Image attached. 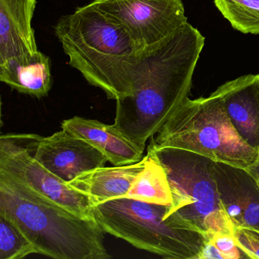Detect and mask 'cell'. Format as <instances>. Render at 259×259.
Instances as JSON below:
<instances>
[{
    "label": "cell",
    "instance_id": "cell-15",
    "mask_svg": "<svg viewBox=\"0 0 259 259\" xmlns=\"http://www.w3.org/2000/svg\"><path fill=\"white\" fill-rule=\"evenodd\" d=\"M0 81L19 93L45 98L53 85L51 58L40 51L12 57L0 63Z\"/></svg>",
    "mask_w": 259,
    "mask_h": 259
},
{
    "label": "cell",
    "instance_id": "cell-10",
    "mask_svg": "<svg viewBox=\"0 0 259 259\" xmlns=\"http://www.w3.org/2000/svg\"><path fill=\"white\" fill-rule=\"evenodd\" d=\"M221 202L234 227L259 232V186L248 171L211 163Z\"/></svg>",
    "mask_w": 259,
    "mask_h": 259
},
{
    "label": "cell",
    "instance_id": "cell-7",
    "mask_svg": "<svg viewBox=\"0 0 259 259\" xmlns=\"http://www.w3.org/2000/svg\"><path fill=\"white\" fill-rule=\"evenodd\" d=\"M91 3L125 31L141 59L188 22L182 0H93Z\"/></svg>",
    "mask_w": 259,
    "mask_h": 259
},
{
    "label": "cell",
    "instance_id": "cell-20",
    "mask_svg": "<svg viewBox=\"0 0 259 259\" xmlns=\"http://www.w3.org/2000/svg\"><path fill=\"white\" fill-rule=\"evenodd\" d=\"M207 241L214 247L221 259L245 258V254L238 247L233 235L216 233Z\"/></svg>",
    "mask_w": 259,
    "mask_h": 259
},
{
    "label": "cell",
    "instance_id": "cell-4",
    "mask_svg": "<svg viewBox=\"0 0 259 259\" xmlns=\"http://www.w3.org/2000/svg\"><path fill=\"white\" fill-rule=\"evenodd\" d=\"M168 177L172 202L164 220L202 233L233 235L234 226L224 210L212 171V160L196 153L148 145Z\"/></svg>",
    "mask_w": 259,
    "mask_h": 259
},
{
    "label": "cell",
    "instance_id": "cell-17",
    "mask_svg": "<svg viewBox=\"0 0 259 259\" xmlns=\"http://www.w3.org/2000/svg\"><path fill=\"white\" fill-rule=\"evenodd\" d=\"M213 3L235 30L259 34V0H213Z\"/></svg>",
    "mask_w": 259,
    "mask_h": 259
},
{
    "label": "cell",
    "instance_id": "cell-12",
    "mask_svg": "<svg viewBox=\"0 0 259 259\" xmlns=\"http://www.w3.org/2000/svg\"><path fill=\"white\" fill-rule=\"evenodd\" d=\"M37 0H0V63L38 52L32 28Z\"/></svg>",
    "mask_w": 259,
    "mask_h": 259
},
{
    "label": "cell",
    "instance_id": "cell-2",
    "mask_svg": "<svg viewBox=\"0 0 259 259\" xmlns=\"http://www.w3.org/2000/svg\"><path fill=\"white\" fill-rule=\"evenodd\" d=\"M54 32L69 64L108 99L133 94L141 58L125 31L90 3L60 18Z\"/></svg>",
    "mask_w": 259,
    "mask_h": 259
},
{
    "label": "cell",
    "instance_id": "cell-9",
    "mask_svg": "<svg viewBox=\"0 0 259 259\" xmlns=\"http://www.w3.org/2000/svg\"><path fill=\"white\" fill-rule=\"evenodd\" d=\"M21 136L32 157L67 183L83 172L104 166L108 161L93 145L63 130L48 137Z\"/></svg>",
    "mask_w": 259,
    "mask_h": 259
},
{
    "label": "cell",
    "instance_id": "cell-8",
    "mask_svg": "<svg viewBox=\"0 0 259 259\" xmlns=\"http://www.w3.org/2000/svg\"><path fill=\"white\" fill-rule=\"evenodd\" d=\"M0 171L78 216L95 219L92 197L71 187L40 164L25 146L21 135H3L0 137Z\"/></svg>",
    "mask_w": 259,
    "mask_h": 259
},
{
    "label": "cell",
    "instance_id": "cell-19",
    "mask_svg": "<svg viewBox=\"0 0 259 259\" xmlns=\"http://www.w3.org/2000/svg\"><path fill=\"white\" fill-rule=\"evenodd\" d=\"M233 236L245 258L259 259V232L235 227Z\"/></svg>",
    "mask_w": 259,
    "mask_h": 259
},
{
    "label": "cell",
    "instance_id": "cell-11",
    "mask_svg": "<svg viewBox=\"0 0 259 259\" xmlns=\"http://www.w3.org/2000/svg\"><path fill=\"white\" fill-rule=\"evenodd\" d=\"M214 93L241 139L259 152V74L227 81Z\"/></svg>",
    "mask_w": 259,
    "mask_h": 259
},
{
    "label": "cell",
    "instance_id": "cell-21",
    "mask_svg": "<svg viewBox=\"0 0 259 259\" xmlns=\"http://www.w3.org/2000/svg\"><path fill=\"white\" fill-rule=\"evenodd\" d=\"M247 171L254 178V180H255L256 183L259 186V154L258 157H257V160L254 162V164L249 169H247Z\"/></svg>",
    "mask_w": 259,
    "mask_h": 259
},
{
    "label": "cell",
    "instance_id": "cell-14",
    "mask_svg": "<svg viewBox=\"0 0 259 259\" xmlns=\"http://www.w3.org/2000/svg\"><path fill=\"white\" fill-rule=\"evenodd\" d=\"M147 154L137 163L96 168L83 172L68 184L92 198L94 206L109 200L124 198L145 167Z\"/></svg>",
    "mask_w": 259,
    "mask_h": 259
},
{
    "label": "cell",
    "instance_id": "cell-13",
    "mask_svg": "<svg viewBox=\"0 0 259 259\" xmlns=\"http://www.w3.org/2000/svg\"><path fill=\"white\" fill-rule=\"evenodd\" d=\"M61 128L93 145L113 166L137 163L144 157L145 151L127 139L113 125L74 116L63 120Z\"/></svg>",
    "mask_w": 259,
    "mask_h": 259
},
{
    "label": "cell",
    "instance_id": "cell-18",
    "mask_svg": "<svg viewBox=\"0 0 259 259\" xmlns=\"http://www.w3.org/2000/svg\"><path fill=\"white\" fill-rule=\"evenodd\" d=\"M38 254L37 248L21 229L0 213V259H19Z\"/></svg>",
    "mask_w": 259,
    "mask_h": 259
},
{
    "label": "cell",
    "instance_id": "cell-3",
    "mask_svg": "<svg viewBox=\"0 0 259 259\" xmlns=\"http://www.w3.org/2000/svg\"><path fill=\"white\" fill-rule=\"evenodd\" d=\"M0 213L16 224L38 254L55 259H107L104 230L0 171Z\"/></svg>",
    "mask_w": 259,
    "mask_h": 259
},
{
    "label": "cell",
    "instance_id": "cell-5",
    "mask_svg": "<svg viewBox=\"0 0 259 259\" xmlns=\"http://www.w3.org/2000/svg\"><path fill=\"white\" fill-rule=\"evenodd\" d=\"M149 145L186 150L245 170L259 154L236 133L214 92L207 98L188 97Z\"/></svg>",
    "mask_w": 259,
    "mask_h": 259
},
{
    "label": "cell",
    "instance_id": "cell-6",
    "mask_svg": "<svg viewBox=\"0 0 259 259\" xmlns=\"http://www.w3.org/2000/svg\"><path fill=\"white\" fill-rule=\"evenodd\" d=\"M169 207L120 198L93 206V214L105 233L139 249L164 258H199L207 239L197 230L165 221Z\"/></svg>",
    "mask_w": 259,
    "mask_h": 259
},
{
    "label": "cell",
    "instance_id": "cell-16",
    "mask_svg": "<svg viewBox=\"0 0 259 259\" xmlns=\"http://www.w3.org/2000/svg\"><path fill=\"white\" fill-rule=\"evenodd\" d=\"M144 169L133 182L124 198L144 202L170 206L172 192L164 167L151 153L147 152Z\"/></svg>",
    "mask_w": 259,
    "mask_h": 259
},
{
    "label": "cell",
    "instance_id": "cell-1",
    "mask_svg": "<svg viewBox=\"0 0 259 259\" xmlns=\"http://www.w3.org/2000/svg\"><path fill=\"white\" fill-rule=\"evenodd\" d=\"M204 41L187 22L141 59L133 94L116 101L113 125L143 151L189 97Z\"/></svg>",
    "mask_w": 259,
    "mask_h": 259
}]
</instances>
